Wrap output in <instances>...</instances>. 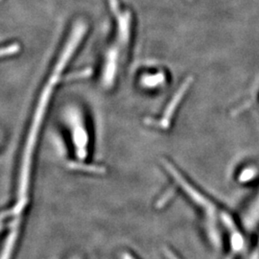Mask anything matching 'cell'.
<instances>
[{
    "instance_id": "obj_1",
    "label": "cell",
    "mask_w": 259,
    "mask_h": 259,
    "mask_svg": "<svg viewBox=\"0 0 259 259\" xmlns=\"http://www.w3.org/2000/svg\"><path fill=\"white\" fill-rule=\"evenodd\" d=\"M164 168L177 183V185L184 190L185 194L190 199V201L204 213L205 217V229L208 239L216 248L220 247L221 239L220 232L217 226L218 221L221 222V216L224 210L219 208L217 204L211 201L206 195L200 191L194 185L189 183V181L177 169L173 164L168 161L163 162Z\"/></svg>"
},
{
    "instance_id": "obj_2",
    "label": "cell",
    "mask_w": 259,
    "mask_h": 259,
    "mask_svg": "<svg viewBox=\"0 0 259 259\" xmlns=\"http://www.w3.org/2000/svg\"><path fill=\"white\" fill-rule=\"evenodd\" d=\"M241 225L244 231L254 232L259 226V189L241 215Z\"/></svg>"
},
{
    "instance_id": "obj_3",
    "label": "cell",
    "mask_w": 259,
    "mask_h": 259,
    "mask_svg": "<svg viewBox=\"0 0 259 259\" xmlns=\"http://www.w3.org/2000/svg\"><path fill=\"white\" fill-rule=\"evenodd\" d=\"M255 176H256L255 169L246 168L241 172V174L239 175V180L242 183H247V182L252 181Z\"/></svg>"
},
{
    "instance_id": "obj_4",
    "label": "cell",
    "mask_w": 259,
    "mask_h": 259,
    "mask_svg": "<svg viewBox=\"0 0 259 259\" xmlns=\"http://www.w3.org/2000/svg\"><path fill=\"white\" fill-rule=\"evenodd\" d=\"M165 253H166V256L168 259H180L174 252H172L171 250H165Z\"/></svg>"
}]
</instances>
